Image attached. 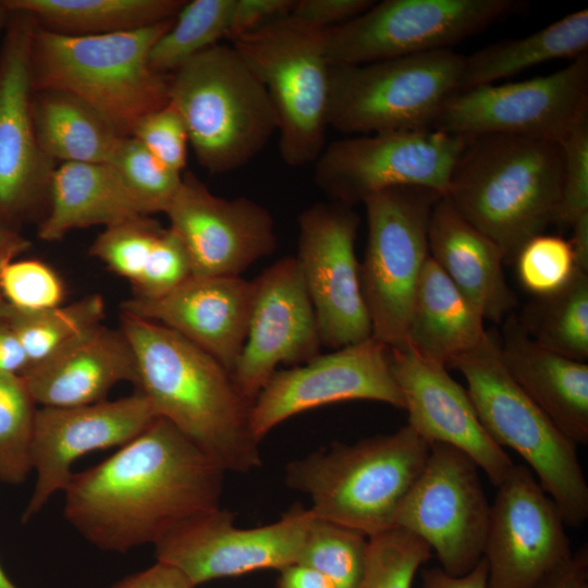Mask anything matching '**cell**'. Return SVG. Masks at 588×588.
I'll list each match as a JSON object with an SVG mask.
<instances>
[{
  "label": "cell",
  "instance_id": "cell-1",
  "mask_svg": "<svg viewBox=\"0 0 588 588\" xmlns=\"http://www.w3.org/2000/svg\"><path fill=\"white\" fill-rule=\"evenodd\" d=\"M225 470L169 420L149 427L103 462L72 475L66 520L103 551L156 544L220 507Z\"/></svg>",
  "mask_w": 588,
  "mask_h": 588
},
{
  "label": "cell",
  "instance_id": "cell-2",
  "mask_svg": "<svg viewBox=\"0 0 588 588\" xmlns=\"http://www.w3.org/2000/svg\"><path fill=\"white\" fill-rule=\"evenodd\" d=\"M121 331L135 356L136 387L158 417L225 471L261 465L260 442L249 426L252 405L216 358L177 332L123 311Z\"/></svg>",
  "mask_w": 588,
  "mask_h": 588
},
{
  "label": "cell",
  "instance_id": "cell-3",
  "mask_svg": "<svg viewBox=\"0 0 588 588\" xmlns=\"http://www.w3.org/2000/svg\"><path fill=\"white\" fill-rule=\"evenodd\" d=\"M562 177L559 144L485 134L466 137L445 195L511 262L530 238L558 223Z\"/></svg>",
  "mask_w": 588,
  "mask_h": 588
},
{
  "label": "cell",
  "instance_id": "cell-4",
  "mask_svg": "<svg viewBox=\"0 0 588 588\" xmlns=\"http://www.w3.org/2000/svg\"><path fill=\"white\" fill-rule=\"evenodd\" d=\"M173 20L97 36L61 35L36 24L30 46L33 89L75 95L121 136H131L143 117L169 102L171 75L152 70L149 53Z\"/></svg>",
  "mask_w": 588,
  "mask_h": 588
},
{
  "label": "cell",
  "instance_id": "cell-5",
  "mask_svg": "<svg viewBox=\"0 0 588 588\" xmlns=\"http://www.w3.org/2000/svg\"><path fill=\"white\" fill-rule=\"evenodd\" d=\"M429 450L405 425L393 433L295 460L286 466L285 482L309 498L316 517L370 537L393 527Z\"/></svg>",
  "mask_w": 588,
  "mask_h": 588
},
{
  "label": "cell",
  "instance_id": "cell-6",
  "mask_svg": "<svg viewBox=\"0 0 588 588\" xmlns=\"http://www.w3.org/2000/svg\"><path fill=\"white\" fill-rule=\"evenodd\" d=\"M169 103L197 162L213 174L247 164L278 131L265 85L232 45L218 44L173 72Z\"/></svg>",
  "mask_w": 588,
  "mask_h": 588
},
{
  "label": "cell",
  "instance_id": "cell-7",
  "mask_svg": "<svg viewBox=\"0 0 588 588\" xmlns=\"http://www.w3.org/2000/svg\"><path fill=\"white\" fill-rule=\"evenodd\" d=\"M449 368L465 378L476 414L491 439L518 453L553 500L566 526L588 518V485L577 445L531 401L503 364L499 341L483 342Z\"/></svg>",
  "mask_w": 588,
  "mask_h": 588
},
{
  "label": "cell",
  "instance_id": "cell-8",
  "mask_svg": "<svg viewBox=\"0 0 588 588\" xmlns=\"http://www.w3.org/2000/svg\"><path fill=\"white\" fill-rule=\"evenodd\" d=\"M323 32L287 15L231 41L269 94L280 155L293 168L315 163L326 147L330 63Z\"/></svg>",
  "mask_w": 588,
  "mask_h": 588
},
{
  "label": "cell",
  "instance_id": "cell-9",
  "mask_svg": "<svg viewBox=\"0 0 588 588\" xmlns=\"http://www.w3.org/2000/svg\"><path fill=\"white\" fill-rule=\"evenodd\" d=\"M464 56L452 49L365 64H330L328 125L356 135L431 130L456 90Z\"/></svg>",
  "mask_w": 588,
  "mask_h": 588
},
{
  "label": "cell",
  "instance_id": "cell-10",
  "mask_svg": "<svg viewBox=\"0 0 588 588\" xmlns=\"http://www.w3.org/2000/svg\"><path fill=\"white\" fill-rule=\"evenodd\" d=\"M441 194L400 186L367 197L368 237L359 277L372 338L395 346L406 340L421 272L429 258L428 228Z\"/></svg>",
  "mask_w": 588,
  "mask_h": 588
},
{
  "label": "cell",
  "instance_id": "cell-11",
  "mask_svg": "<svg viewBox=\"0 0 588 588\" xmlns=\"http://www.w3.org/2000/svg\"><path fill=\"white\" fill-rule=\"evenodd\" d=\"M517 0H383L323 32L330 64H365L450 47L520 11Z\"/></svg>",
  "mask_w": 588,
  "mask_h": 588
},
{
  "label": "cell",
  "instance_id": "cell-12",
  "mask_svg": "<svg viewBox=\"0 0 588 588\" xmlns=\"http://www.w3.org/2000/svg\"><path fill=\"white\" fill-rule=\"evenodd\" d=\"M465 143L464 136L438 130L348 136L323 148L315 183L331 201L348 207L400 186L445 195Z\"/></svg>",
  "mask_w": 588,
  "mask_h": 588
},
{
  "label": "cell",
  "instance_id": "cell-13",
  "mask_svg": "<svg viewBox=\"0 0 588 588\" xmlns=\"http://www.w3.org/2000/svg\"><path fill=\"white\" fill-rule=\"evenodd\" d=\"M588 110V56L534 78L456 90L431 130L464 137L510 134L560 144Z\"/></svg>",
  "mask_w": 588,
  "mask_h": 588
},
{
  "label": "cell",
  "instance_id": "cell-14",
  "mask_svg": "<svg viewBox=\"0 0 588 588\" xmlns=\"http://www.w3.org/2000/svg\"><path fill=\"white\" fill-rule=\"evenodd\" d=\"M489 517L490 504L476 463L452 445L432 443L393 527L420 538L444 572L460 576L482 559Z\"/></svg>",
  "mask_w": 588,
  "mask_h": 588
},
{
  "label": "cell",
  "instance_id": "cell-15",
  "mask_svg": "<svg viewBox=\"0 0 588 588\" xmlns=\"http://www.w3.org/2000/svg\"><path fill=\"white\" fill-rule=\"evenodd\" d=\"M35 26L28 13L11 11L0 50V225L8 229L45 218L57 168L40 148L32 119Z\"/></svg>",
  "mask_w": 588,
  "mask_h": 588
},
{
  "label": "cell",
  "instance_id": "cell-16",
  "mask_svg": "<svg viewBox=\"0 0 588 588\" xmlns=\"http://www.w3.org/2000/svg\"><path fill=\"white\" fill-rule=\"evenodd\" d=\"M293 505L265 526L240 528L221 507L186 522L155 544L156 559L177 568L193 586L296 563L315 520Z\"/></svg>",
  "mask_w": 588,
  "mask_h": 588
},
{
  "label": "cell",
  "instance_id": "cell-17",
  "mask_svg": "<svg viewBox=\"0 0 588 588\" xmlns=\"http://www.w3.org/2000/svg\"><path fill=\"white\" fill-rule=\"evenodd\" d=\"M297 223L295 257L322 345L338 350L371 338L355 254L359 217L348 206L317 203L301 212Z\"/></svg>",
  "mask_w": 588,
  "mask_h": 588
},
{
  "label": "cell",
  "instance_id": "cell-18",
  "mask_svg": "<svg viewBox=\"0 0 588 588\" xmlns=\"http://www.w3.org/2000/svg\"><path fill=\"white\" fill-rule=\"evenodd\" d=\"M355 400L378 401L404 409L403 395L391 370L389 346L372 336L277 370L250 407V430L260 442L292 416Z\"/></svg>",
  "mask_w": 588,
  "mask_h": 588
},
{
  "label": "cell",
  "instance_id": "cell-19",
  "mask_svg": "<svg viewBox=\"0 0 588 588\" xmlns=\"http://www.w3.org/2000/svg\"><path fill=\"white\" fill-rule=\"evenodd\" d=\"M490 504L488 588H532L572 554L565 523L531 470L512 467Z\"/></svg>",
  "mask_w": 588,
  "mask_h": 588
},
{
  "label": "cell",
  "instance_id": "cell-20",
  "mask_svg": "<svg viewBox=\"0 0 588 588\" xmlns=\"http://www.w3.org/2000/svg\"><path fill=\"white\" fill-rule=\"evenodd\" d=\"M254 292L243 350L232 371L253 405L281 364L302 365L322 345L316 314L295 256L282 257L253 280Z\"/></svg>",
  "mask_w": 588,
  "mask_h": 588
},
{
  "label": "cell",
  "instance_id": "cell-21",
  "mask_svg": "<svg viewBox=\"0 0 588 588\" xmlns=\"http://www.w3.org/2000/svg\"><path fill=\"white\" fill-rule=\"evenodd\" d=\"M189 256L193 275L240 277L277 247L270 212L247 197L212 194L191 171L164 212Z\"/></svg>",
  "mask_w": 588,
  "mask_h": 588
},
{
  "label": "cell",
  "instance_id": "cell-22",
  "mask_svg": "<svg viewBox=\"0 0 588 588\" xmlns=\"http://www.w3.org/2000/svg\"><path fill=\"white\" fill-rule=\"evenodd\" d=\"M157 417L139 391L114 401L37 408L30 443L36 479L22 522H29L54 493L63 492L74 474L72 466L81 456L126 444Z\"/></svg>",
  "mask_w": 588,
  "mask_h": 588
},
{
  "label": "cell",
  "instance_id": "cell-23",
  "mask_svg": "<svg viewBox=\"0 0 588 588\" xmlns=\"http://www.w3.org/2000/svg\"><path fill=\"white\" fill-rule=\"evenodd\" d=\"M389 357L408 414L407 425L429 444L444 443L466 453L498 487L514 463L482 427L467 390L445 366L407 342L389 347Z\"/></svg>",
  "mask_w": 588,
  "mask_h": 588
},
{
  "label": "cell",
  "instance_id": "cell-24",
  "mask_svg": "<svg viewBox=\"0 0 588 588\" xmlns=\"http://www.w3.org/2000/svg\"><path fill=\"white\" fill-rule=\"evenodd\" d=\"M253 292V281L241 277L192 275L162 297L125 301L121 311L177 332L232 375L245 343Z\"/></svg>",
  "mask_w": 588,
  "mask_h": 588
},
{
  "label": "cell",
  "instance_id": "cell-25",
  "mask_svg": "<svg viewBox=\"0 0 588 588\" xmlns=\"http://www.w3.org/2000/svg\"><path fill=\"white\" fill-rule=\"evenodd\" d=\"M21 378L36 405L71 407L101 402L122 381L137 384L133 350L123 334L101 323L76 335Z\"/></svg>",
  "mask_w": 588,
  "mask_h": 588
},
{
  "label": "cell",
  "instance_id": "cell-26",
  "mask_svg": "<svg viewBox=\"0 0 588 588\" xmlns=\"http://www.w3.org/2000/svg\"><path fill=\"white\" fill-rule=\"evenodd\" d=\"M429 256L486 320L501 322L517 305L503 271L502 249L465 219L446 195L434 203Z\"/></svg>",
  "mask_w": 588,
  "mask_h": 588
},
{
  "label": "cell",
  "instance_id": "cell-27",
  "mask_svg": "<svg viewBox=\"0 0 588 588\" xmlns=\"http://www.w3.org/2000/svg\"><path fill=\"white\" fill-rule=\"evenodd\" d=\"M507 371L576 445L588 443V364L550 350L531 340L513 313L504 319L499 342Z\"/></svg>",
  "mask_w": 588,
  "mask_h": 588
},
{
  "label": "cell",
  "instance_id": "cell-28",
  "mask_svg": "<svg viewBox=\"0 0 588 588\" xmlns=\"http://www.w3.org/2000/svg\"><path fill=\"white\" fill-rule=\"evenodd\" d=\"M144 216L110 163L66 162L56 168L49 206L38 226L46 242L73 230L105 228Z\"/></svg>",
  "mask_w": 588,
  "mask_h": 588
},
{
  "label": "cell",
  "instance_id": "cell-29",
  "mask_svg": "<svg viewBox=\"0 0 588 588\" xmlns=\"http://www.w3.org/2000/svg\"><path fill=\"white\" fill-rule=\"evenodd\" d=\"M483 320L477 307L429 256L416 290L405 342L448 368L483 342L488 335Z\"/></svg>",
  "mask_w": 588,
  "mask_h": 588
},
{
  "label": "cell",
  "instance_id": "cell-30",
  "mask_svg": "<svg viewBox=\"0 0 588 588\" xmlns=\"http://www.w3.org/2000/svg\"><path fill=\"white\" fill-rule=\"evenodd\" d=\"M30 108L38 144L56 162L108 163L123 138L95 108L63 90H33Z\"/></svg>",
  "mask_w": 588,
  "mask_h": 588
},
{
  "label": "cell",
  "instance_id": "cell-31",
  "mask_svg": "<svg viewBox=\"0 0 588 588\" xmlns=\"http://www.w3.org/2000/svg\"><path fill=\"white\" fill-rule=\"evenodd\" d=\"M588 49V10L572 12L537 32L464 56L458 90L495 84L541 63L576 59Z\"/></svg>",
  "mask_w": 588,
  "mask_h": 588
},
{
  "label": "cell",
  "instance_id": "cell-32",
  "mask_svg": "<svg viewBox=\"0 0 588 588\" xmlns=\"http://www.w3.org/2000/svg\"><path fill=\"white\" fill-rule=\"evenodd\" d=\"M38 26L69 36L130 32L173 20L185 0H4Z\"/></svg>",
  "mask_w": 588,
  "mask_h": 588
},
{
  "label": "cell",
  "instance_id": "cell-33",
  "mask_svg": "<svg viewBox=\"0 0 588 588\" xmlns=\"http://www.w3.org/2000/svg\"><path fill=\"white\" fill-rule=\"evenodd\" d=\"M517 319L528 336L567 358H588V273L577 271L560 291L536 296Z\"/></svg>",
  "mask_w": 588,
  "mask_h": 588
},
{
  "label": "cell",
  "instance_id": "cell-34",
  "mask_svg": "<svg viewBox=\"0 0 588 588\" xmlns=\"http://www.w3.org/2000/svg\"><path fill=\"white\" fill-rule=\"evenodd\" d=\"M235 0L185 1L169 29L155 42L149 64L169 75L200 52L228 37Z\"/></svg>",
  "mask_w": 588,
  "mask_h": 588
},
{
  "label": "cell",
  "instance_id": "cell-35",
  "mask_svg": "<svg viewBox=\"0 0 588 588\" xmlns=\"http://www.w3.org/2000/svg\"><path fill=\"white\" fill-rule=\"evenodd\" d=\"M103 316L105 302L100 295L93 294L65 306L36 311L11 307L5 320L33 365L88 328L101 323Z\"/></svg>",
  "mask_w": 588,
  "mask_h": 588
},
{
  "label": "cell",
  "instance_id": "cell-36",
  "mask_svg": "<svg viewBox=\"0 0 588 588\" xmlns=\"http://www.w3.org/2000/svg\"><path fill=\"white\" fill-rule=\"evenodd\" d=\"M368 537L315 517L296 563L309 566L336 588H356L362 579Z\"/></svg>",
  "mask_w": 588,
  "mask_h": 588
},
{
  "label": "cell",
  "instance_id": "cell-37",
  "mask_svg": "<svg viewBox=\"0 0 588 588\" xmlns=\"http://www.w3.org/2000/svg\"><path fill=\"white\" fill-rule=\"evenodd\" d=\"M36 404L21 376L0 372V481L23 482L32 471Z\"/></svg>",
  "mask_w": 588,
  "mask_h": 588
},
{
  "label": "cell",
  "instance_id": "cell-38",
  "mask_svg": "<svg viewBox=\"0 0 588 588\" xmlns=\"http://www.w3.org/2000/svg\"><path fill=\"white\" fill-rule=\"evenodd\" d=\"M108 163L117 171L144 216L166 212L182 182L183 173L162 164L133 136L120 140Z\"/></svg>",
  "mask_w": 588,
  "mask_h": 588
},
{
  "label": "cell",
  "instance_id": "cell-39",
  "mask_svg": "<svg viewBox=\"0 0 588 588\" xmlns=\"http://www.w3.org/2000/svg\"><path fill=\"white\" fill-rule=\"evenodd\" d=\"M431 549L414 534L392 527L368 537L366 563L356 588H412Z\"/></svg>",
  "mask_w": 588,
  "mask_h": 588
},
{
  "label": "cell",
  "instance_id": "cell-40",
  "mask_svg": "<svg viewBox=\"0 0 588 588\" xmlns=\"http://www.w3.org/2000/svg\"><path fill=\"white\" fill-rule=\"evenodd\" d=\"M164 228L149 216H140L105 228L90 246L93 257L115 274L135 282Z\"/></svg>",
  "mask_w": 588,
  "mask_h": 588
},
{
  "label": "cell",
  "instance_id": "cell-41",
  "mask_svg": "<svg viewBox=\"0 0 588 588\" xmlns=\"http://www.w3.org/2000/svg\"><path fill=\"white\" fill-rule=\"evenodd\" d=\"M514 261L522 285L535 296L560 291L578 271L568 241L543 233L530 238Z\"/></svg>",
  "mask_w": 588,
  "mask_h": 588
},
{
  "label": "cell",
  "instance_id": "cell-42",
  "mask_svg": "<svg viewBox=\"0 0 588 588\" xmlns=\"http://www.w3.org/2000/svg\"><path fill=\"white\" fill-rule=\"evenodd\" d=\"M0 292L11 307L27 311L60 306L65 294L59 274L35 259L8 261L0 273Z\"/></svg>",
  "mask_w": 588,
  "mask_h": 588
},
{
  "label": "cell",
  "instance_id": "cell-43",
  "mask_svg": "<svg viewBox=\"0 0 588 588\" xmlns=\"http://www.w3.org/2000/svg\"><path fill=\"white\" fill-rule=\"evenodd\" d=\"M562 152V196L558 223L568 226L588 212V110L559 144Z\"/></svg>",
  "mask_w": 588,
  "mask_h": 588
},
{
  "label": "cell",
  "instance_id": "cell-44",
  "mask_svg": "<svg viewBox=\"0 0 588 588\" xmlns=\"http://www.w3.org/2000/svg\"><path fill=\"white\" fill-rule=\"evenodd\" d=\"M193 275L192 262L180 237L164 228L146 265L132 283L136 298L156 299L174 291Z\"/></svg>",
  "mask_w": 588,
  "mask_h": 588
},
{
  "label": "cell",
  "instance_id": "cell-45",
  "mask_svg": "<svg viewBox=\"0 0 588 588\" xmlns=\"http://www.w3.org/2000/svg\"><path fill=\"white\" fill-rule=\"evenodd\" d=\"M162 164L183 173L186 166L188 135L180 113L169 102L143 117L131 134Z\"/></svg>",
  "mask_w": 588,
  "mask_h": 588
},
{
  "label": "cell",
  "instance_id": "cell-46",
  "mask_svg": "<svg viewBox=\"0 0 588 588\" xmlns=\"http://www.w3.org/2000/svg\"><path fill=\"white\" fill-rule=\"evenodd\" d=\"M373 0H296L290 15L327 30L362 14Z\"/></svg>",
  "mask_w": 588,
  "mask_h": 588
},
{
  "label": "cell",
  "instance_id": "cell-47",
  "mask_svg": "<svg viewBox=\"0 0 588 588\" xmlns=\"http://www.w3.org/2000/svg\"><path fill=\"white\" fill-rule=\"evenodd\" d=\"M296 0H235L228 37L231 41L291 14Z\"/></svg>",
  "mask_w": 588,
  "mask_h": 588
},
{
  "label": "cell",
  "instance_id": "cell-48",
  "mask_svg": "<svg viewBox=\"0 0 588 588\" xmlns=\"http://www.w3.org/2000/svg\"><path fill=\"white\" fill-rule=\"evenodd\" d=\"M532 588H588V549L581 547L575 554L554 567Z\"/></svg>",
  "mask_w": 588,
  "mask_h": 588
},
{
  "label": "cell",
  "instance_id": "cell-49",
  "mask_svg": "<svg viewBox=\"0 0 588 588\" xmlns=\"http://www.w3.org/2000/svg\"><path fill=\"white\" fill-rule=\"evenodd\" d=\"M112 588H196L175 567L157 561L145 571L125 577Z\"/></svg>",
  "mask_w": 588,
  "mask_h": 588
},
{
  "label": "cell",
  "instance_id": "cell-50",
  "mask_svg": "<svg viewBox=\"0 0 588 588\" xmlns=\"http://www.w3.org/2000/svg\"><path fill=\"white\" fill-rule=\"evenodd\" d=\"M422 588H488V567L482 558L468 573L454 576L440 566L421 572Z\"/></svg>",
  "mask_w": 588,
  "mask_h": 588
},
{
  "label": "cell",
  "instance_id": "cell-51",
  "mask_svg": "<svg viewBox=\"0 0 588 588\" xmlns=\"http://www.w3.org/2000/svg\"><path fill=\"white\" fill-rule=\"evenodd\" d=\"M28 359L5 318L0 317V372L21 375Z\"/></svg>",
  "mask_w": 588,
  "mask_h": 588
},
{
  "label": "cell",
  "instance_id": "cell-52",
  "mask_svg": "<svg viewBox=\"0 0 588 588\" xmlns=\"http://www.w3.org/2000/svg\"><path fill=\"white\" fill-rule=\"evenodd\" d=\"M279 572L275 588H336L324 575L301 563L286 565Z\"/></svg>",
  "mask_w": 588,
  "mask_h": 588
},
{
  "label": "cell",
  "instance_id": "cell-53",
  "mask_svg": "<svg viewBox=\"0 0 588 588\" xmlns=\"http://www.w3.org/2000/svg\"><path fill=\"white\" fill-rule=\"evenodd\" d=\"M572 235L568 240L576 268L588 273V212L578 217L571 225Z\"/></svg>",
  "mask_w": 588,
  "mask_h": 588
},
{
  "label": "cell",
  "instance_id": "cell-54",
  "mask_svg": "<svg viewBox=\"0 0 588 588\" xmlns=\"http://www.w3.org/2000/svg\"><path fill=\"white\" fill-rule=\"evenodd\" d=\"M29 246V241L20 233L0 225V255L15 258Z\"/></svg>",
  "mask_w": 588,
  "mask_h": 588
},
{
  "label": "cell",
  "instance_id": "cell-55",
  "mask_svg": "<svg viewBox=\"0 0 588 588\" xmlns=\"http://www.w3.org/2000/svg\"><path fill=\"white\" fill-rule=\"evenodd\" d=\"M13 258L10 257V256H5V255H0V273H1V270L3 268V266L12 260ZM10 309H11V306L4 301V298L2 297V294L0 292V317L1 318H7V316L9 315L10 313Z\"/></svg>",
  "mask_w": 588,
  "mask_h": 588
},
{
  "label": "cell",
  "instance_id": "cell-56",
  "mask_svg": "<svg viewBox=\"0 0 588 588\" xmlns=\"http://www.w3.org/2000/svg\"><path fill=\"white\" fill-rule=\"evenodd\" d=\"M11 15V10L5 4L4 0H0V33L7 27L8 21Z\"/></svg>",
  "mask_w": 588,
  "mask_h": 588
},
{
  "label": "cell",
  "instance_id": "cell-57",
  "mask_svg": "<svg viewBox=\"0 0 588 588\" xmlns=\"http://www.w3.org/2000/svg\"><path fill=\"white\" fill-rule=\"evenodd\" d=\"M0 588H17L15 584L8 577L0 564Z\"/></svg>",
  "mask_w": 588,
  "mask_h": 588
}]
</instances>
